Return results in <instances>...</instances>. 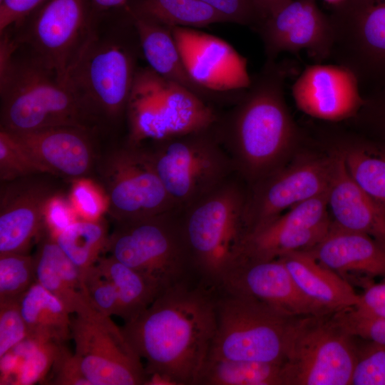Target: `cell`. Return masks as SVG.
Here are the masks:
<instances>
[{
  "instance_id": "obj_1",
  "label": "cell",
  "mask_w": 385,
  "mask_h": 385,
  "mask_svg": "<svg viewBox=\"0 0 385 385\" xmlns=\"http://www.w3.org/2000/svg\"><path fill=\"white\" fill-rule=\"evenodd\" d=\"M215 300V289L188 280L160 292L124 324L125 339L153 376L149 382L195 385L216 330Z\"/></svg>"
},
{
  "instance_id": "obj_2",
  "label": "cell",
  "mask_w": 385,
  "mask_h": 385,
  "mask_svg": "<svg viewBox=\"0 0 385 385\" xmlns=\"http://www.w3.org/2000/svg\"><path fill=\"white\" fill-rule=\"evenodd\" d=\"M288 65L266 60L214 128L235 171L253 185L279 168L299 138L285 99Z\"/></svg>"
},
{
  "instance_id": "obj_3",
  "label": "cell",
  "mask_w": 385,
  "mask_h": 385,
  "mask_svg": "<svg viewBox=\"0 0 385 385\" xmlns=\"http://www.w3.org/2000/svg\"><path fill=\"white\" fill-rule=\"evenodd\" d=\"M0 96V128L11 133L57 126L97 128L70 81L8 31L1 34Z\"/></svg>"
},
{
  "instance_id": "obj_4",
  "label": "cell",
  "mask_w": 385,
  "mask_h": 385,
  "mask_svg": "<svg viewBox=\"0 0 385 385\" xmlns=\"http://www.w3.org/2000/svg\"><path fill=\"white\" fill-rule=\"evenodd\" d=\"M140 58L139 38L128 9L125 18L112 25L95 21L67 78L97 128L125 117Z\"/></svg>"
},
{
  "instance_id": "obj_5",
  "label": "cell",
  "mask_w": 385,
  "mask_h": 385,
  "mask_svg": "<svg viewBox=\"0 0 385 385\" xmlns=\"http://www.w3.org/2000/svg\"><path fill=\"white\" fill-rule=\"evenodd\" d=\"M247 195L232 177L178 211L183 238L197 277L216 289L240 259L247 235Z\"/></svg>"
},
{
  "instance_id": "obj_6",
  "label": "cell",
  "mask_w": 385,
  "mask_h": 385,
  "mask_svg": "<svg viewBox=\"0 0 385 385\" xmlns=\"http://www.w3.org/2000/svg\"><path fill=\"white\" fill-rule=\"evenodd\" d=\"M215 107L149 66L139 67L128 98V143L150 142L199 131L218 120Z\"/></svg>"
},
{
  "instance_id": "obj_7",
  "label": "cell",
  "mask_w": 385,
  "mask_h": 385,
  "mask_svg": "<svg viewBox=\"0 0 385 385\" xmlns=\"http://www.w3.org/2000/svg\"><path fill=\"white\" fill-rule=\"evenodd\" d=\"M214 125L150 142L148 146L140 145L148 155L177 210L193 204L235 172Z\"/></svg>"
},
{
  "instance_id": "obj_8",
  "label": "cell",
  "mask_w": 385,
  "mask_h": 385,
  "mask_svg": "<svg viewBox=\"0 0 385 385\" xmlns=\"http://www.w3.org/2000/svg\"><path fill=\"white\" fill-rule=\"evenodd\" d=\"M357 339L333 313L296 317L287 335L284 385H351Z\"/></svg>"
},
{
  "instance_id": "obj_9",
  "label": "cell",
  "mask_w": 385,
  "mask_h": 385,
  "mask_svg": "<svg viewBox=\"0 0 385 385\" xmlns=\"http://www.w3.org/2000/svg\"><path fill=\"white\" fill-rule=\"evenodd\" d=\"M106 251L154 281L161 291L198 279L183 238L178 210L115 222Z\"/></svg>"
},
{
  "instance_id": "obj_10",
  "label": "cell",
  "mask_w": 385,
  "mask_h": 385,
  "mask_svg": "<svg viewBox=\"0 0 385 385\" xmlns=\"http://www.w3.org/2000/svg\"><path fill=\"white\" fill-rule=\"evenodd\" d=\"M216 289V330L208 357L283 362L289 327L296 317L249 297Z\"/></svg>"
},
{
  "instance_id": "obj_11",
  "label": "cell",
  "mask_w": 385,
  "mask_h": 385,
  "mask_svg": "<svg viewBox=\"0 0 385 385\" xmlns=\"http://www.w3.org/2000/svg\"><path fill=\"white\" fill-rule=\"evenodd\" d=\"M329 16V59L349 69L361 90L385 84V0H342Z\"/></svg>"
},
{
  "instance_id": "obj_12",
  "label": "cell",
  "mask_w": 385,
  "mask_h": 385,
  "mask_svg": "<svg viewBox=\"0 0 385 385\" xmlns=\"http://www.w3.org/2000/svg\"><path fill=\"white\" fill-rule=\"evenodd\" d=\"M74 356L91 385H142L148 375L122 329L95 308L71 322Z\"/></svg>"
},
{
  "instance_id": "obj_13",
  "label": "cell",
  "mask_w": 385,
  "mask_h": 385,
  "mask_svg": "<svg viewBox=\"0 0 385 385\" xmlns=\"http://www.w3.org/2000/svg\"><path fill=\"white\" fill-rule=\"evenodd\" d=\"M100 175L107 207L115 222H123L177 210L141 145L129 143L102 160Z\"/></svg>"
},
{
  "instance_id": "obj_14",
  "label": "cell",
  "mask_w": 385,
  "mask_h": 385,
  "mask_svg": "<svg viewBox=\"0 0 385 385\" xmlns=\"http://www.w3.org/2000/svg\"><path fill=\"white\" fill-rule=\"evenodd\" d=\"M94 22L85 0H46L32 18L6 30L17 43L67 78Z\"/></svg>"
},
{
  "instance_id": "obj_15",
  "label": "cell",
  "mask_w": 385,
  "mask_h": 385,
  "mask_svg": "<svg viewBox=\"0 0 385 385\" xmlns=\"http://www.w3.org/2000/svg\"><path fill=\"white\" fill-rule=\"evenodd\" d=\"M334 157L306 158L283 165L254 184L247 195V233L290 207L325 192L329 188Z\"/></svg>"
},
{
  "instance_id": "obj_16",
  "label": "cell",
  "mask_w": 385,
  "mask_h": 385,
  "mask_svg": "<svg viewBox=\"0 0 385 385\" xmlns=\"http://www.w3.org/2000/svg\"><path fill=\"white\" fill-rule=\"evenodd\" d=\"M49 173L1 182L0 255L28 254L47 225L46 213L58 193Z\"/></svg>"
},
{
  "instance_id": "obj_17",
  "label": "cell",
  "mask_w": 385,
  "mask_h": 385,
  "mask_svg": "<svg viewBox=\"0 0 385 385\" xmlns=\"http://www.w3.org/2000/svg\"><path fill=\"white\" fill-rule=\"evenodd\" d=\"M216 289L255 299L292 317L334 313L307 297L279 259L241 257Z\"/></svg>"
},
{
  "instance_id": "obj_18",
  "label": "cell",
  "mask_w": 385,
  "mask_h": 385,
  "mask_svg": "<svg viewBox=\"0 0 385 385\" xmlns=\"http://www.w3.org/2000/svg\"><path fill=\"white\" fill-rule=\"evenodd\" d=\"M327 190L290 207L247 233L241 257L273 260L313 247L332 225L327 208Z\"/></svg>"
},
{
  "instance_id": "obj_19",
  "label": "cell",
  "mask_w": 385,
  "mask_h": 385,
  "mask_svg": "<svg viewBox=\"0 0 385 385\" xmlns=\"http://www.w3.org/2000/svg\"><path fill=\"white\" fill-rule=\"evenodd\" d=\"M266 60L284 52L307 51L319 61L329 59L333 33L329 16L315 0H289L254 28Z\"/></svg>"
},
{
  "instance_id": "obj_20",
  "label": "cell",
  "mask_w": 385,
  "mask_h": 385,
  "mask_svg": "<svg viewBox=\"0 0 385 385\" xmlns=\"http://www.w3.org/2000/svg\"><path fill=\"white\" fill-rule=\"evenodd\" d=\"M172 32L197 85L217 94L235 93L250 86L247 58L229 43L195 28L173 27Z\"/></svg>"
},
{
  "instance_id": "obj_21",
  "label": "cell",
  "mask_w": 385,
  "mask_h": 385,
  "mask_svg": "<svg viewBox=\"0 0 385 385\" xmlns=\"http://www.w3.org/2000/svg\"><path fill=\"white\" fill-rule=\"evenodd\" d=\"M292 96L306 115L333 123L352 119L364 103L356 76L337 63L307 66L292 84Z\"/></svg>"
},
{
  "instance_id": "obj_22",
  "label": "cell",
  "mask_w": 385,
  "mask_h": 385,
  "mask_svg": "<svg viewBox=\"0 0 385 385\" xmlns=\"http://www.w3.org/2000/svg\"><path fill=\"white\" fill-rule=\"evenodd\" d=\"M93 131L77 126H57L12 133L46 173L79 179L88 176L94 164Z\"/></svg>"
},
{
  "instance_id": "obj_23",
  "label": "cell",
  "mask_w": 385,
  "mask_h": 385,
  "mask_svg": "<svg viewBox=\"0 0 385 385\" xmlns=\"http://www.w3.org/2000/svg\"><path fill=\"white\" fill-rule=\"evenodd\" d=\"M333 157L327 190V208L332 223L344 230L368 235L385 246V209L351 178L343 153H336Z\"/></svg>"
},
{
  "instance_id": "obj_24",
  "label": "cell",
  "mask_w": 385,
  "mask_h": 385,
  "mask_svg": "<svg viewBox=\"0 0 385 385\" xmlns=\"http://www.w3.org/2000/svg\"><path fill=\"white\" fill-rule=\"evenodd\" d=\"M308 251L346 279L353 274L385 278V246L368 235L332 223L324 237Z\"/></svg>"
},
{
  "instance_id": "obj_25",
  "label": "cell",
  "mask_w": 385,
  "mask_h": 385,
  "mask_svg": "<svg viewBox=\"0 0 385 385\" xmlns=\"http://www.w3.org/2000/svg\"><path fill=\"white\" fill-rule=\"evenodd\" d=\"M129 13L138 33L143 57L147 61L148 66L163 78L186 88L212 106L232 103L233 94L210 92L192 80L183 63L171 28Z\"/></svg>"
},
{
  "instance_id": "obj_26",
  "label": "cell",
  "mask_w": 385,
  "mask_h": 385,
  "mask_svg": "<svg viewBox=\"0 0 385 385\" xmlns=\"http://www.w3.org/2000/svg\"><path fill=\"white\" fill-rule=\"evenodd\" d=\"M36 282L57 297L70 313L84 312L90 304L81 272L58 245L48 224L37 240Z\"/></svg>"
},
{
  "instance_id": "obj_27",
  "label": "cell",
  "mask_w": 385,
  "mask_h": 385,
  "mask_svg": "<svg viewBox=\"0 0 385 385\" xmlns=\"http://www.w3.org/2000/svg\"><path fill=\"white\" fill-rule=\"evenodd\" d=\"M278 259L307 297L332 312L358 304L359 294L349 282L319 262L308 250L294 252Z\"/></svg>"
},
{
  "instance_id": "obj_28",
  "label": "cell",
  "mask_w": 385,
  "mask_h": 385,
  "mask_svg": "<svg viewBox=\"0 0 385 385\" xmlns=\"http://www.w3.org/2000/svg\"><path fill=\"white\" fill-rule=\"evenodd\" d=\"M28 337L64 343L71 335V314L55 295L35 282L20 297Z\"/></svg>"
},
{
  "instance_id": "obj_29",
  "label": "cell",
  "mask_w": 385,
  "mask_h": 385,
  "mask_svg": "<svg viewBox=\"0 0 385 385\" xmlns=\"http://www.w3.org/2000/svg\"><path fill=\"white\" fill-rule=\"evenodd\" d=\"M195 385H284L283 362L207 357Z\"/></svg>"
},
{
  "instance_id": "obj_30",
  "label": "cell",
  "mask_w": 385,
  "mask_h": 385,
  "mask_svg": "<svg viewBox=\"0 0 385 385\" xmlns=\"http://www.w3.org/2000/svg\"><path fill=\"white\" fill-rule=\"evenodd\" d=\"M96 264L118 289V317L125 323L138 317L162 292L154 281L111 255L101 257Z\"/></svg>"
},
{
  "instance_id": "obj_31",
  "label": "cell",
  "mask_w": 385,
  "mask_h": 385,
  "mask_svg": "<svg viewBox=\"0 0 385 385\" xmlns=\"http://www.w3.org/2000/svg\"><path fill=\"white\" fill-rule=\"evenodd\" d=\"M128 10L171 29H196L227 22L223 16L200 0H138Z\"/></svg>"
},
{
  "instance_id": "obj_32",
  "label": "cell",
  "mask_w": 385,
  "mask_h": 385,
  "mask_svg": "<svg viewBox=\"0 0 385 385\" xmlns=\"http://www.w3.org/2000/svg\"><path fill=\"white\" fill-rule=\"evenodd\" d=\"M108 236L105 224L94 220L71 222L55 235L58 245L77 267L81 276L98 262L101 253L106 250Z\"/></svg>"
},
{
  "instance_id": "obj_33",
  "label": "cell",
  "mask_w": 385,
  "mask_h": 385,
  "mask_svg": "<svg viewBox=\"0 0 385 385\" xmlns=\"http://www.w3.org/2000/svg\"><path fill=\"white\" fill-rule=\"evenodd\" d=\"M344 151L346 166L351 178L385 209V150L356 146Z\"/></svg>"
},
{
  "instance_id": "obj_34",
  "label": "cell",
  "mask_w": 385,
  "mask_h": 385,
  "mask_svg": "<svg viewBox=\"0 0 385 385\" xmlns=\"http://www.w3.org/2000/svg\"><path fill=\"white\" fill-rule=\"evenodd\" d=\"M61 342L27 337L9 352L14 356V384L31 385L41 381L53 364Z\"/></svg>"
},
{
  "instance_id": "obj_35",
  "label": "cell",
  "mask_w": 385,
  "mask_h": 385,
  "mask_svg": "<svg viewBox=\"0 0 385 385\" xmlns=\"http://www.w3.org/2000/svg\"><path fill=\"white\" fill-rule=\"evenodd\" d=\"M35 282L34 256L21 253L0 255V302L19 300Z\"/></svg>"
},
{
  "instance_id": "obj_36",
  "label": "cell",
  "mask_w": 385,
  "mask_h": 385,
  "mask_svg": "<svg viewBox=\"0 0 385 385\" xmlns=\"http://www.w3.org/2000/svg\"><path fill=\"white\" fill-rule=\"evenodd\" d=\"M48 173L12 133L0 128V180L7 182Z\"/></svg>"
},
{
  "instance_id": "obj_37",
  "label": "cell",
  "mask_w": 385,
  "mask_h": 385,
  "mask_svg": "<svg viewBox=\"0 0 385 385\" xmlns=\"http://www.w3.org/2000/svg\"><path fill=\"white\" fill-rule=\"evenodd\" d=\"M88 299L100 312L112 316L119 315L120 302L118 289L113 282L95 264L82 275Z\"/></svg>"
},
{
  "instance_id": "obj_38",
  "label": "cell",
  "mask_w": 385,
  "mask_h": 385,
  "mask_svg": "<svg viewBox=\"0 0 385 385\" xmlns=\"http://www.w3.org/2000/svg\"><path fill=\"white\" fill-rule=\"evenodd\" d=\"M361 341L359 344L357 339L351 385H385V346Z\"/></svg>"
},
{
  "instance_id": "obj_39",
  "label": "cell",
  "mask_w": 385,
  "mask_h": 385,
  "mask_svg": "<svg viewBox=\"0 0 385 385\" xmlns=\"http://www.w3.org/2000/svg\"><path fill=\"white\" fill-rule=\"evenodd\" d=\"M333 317L351 336L385 346V317L361 315L352 308L334 312Z\"/></svg>"
},
{
  "instance_id": "obj_40",
  "label": "cell",
  "mask_w": 385,
  "mask_h": 385,
  "mask_svg": "<svg viewBox=\"0 0 385 385\" xmlns=\"http://www.w3.org/2000/svg\"><path fill=\"white\" fill-rule=\"evenodd\" d=\"M19 299L0 302V358L28 337Z\"/></svg>"
},
{
  "instance_id": "obj_41",
  "label": "cell",
  "mask_w": 385,
  "mask_h": 385,
  "mask_svg": "<svg viewBox=\"0 0 385 385\" xmlns=\"http://www.w3.org/2000/svg\"><path fill=\"white\" fill-rule=\"evenodd\" d=\"M356 120L363 128L385 140V84L369 91Z\"/></svg>"
},
{
  "instance_id": "obj_42",
  "label": "cell",
  "mask_w": 385,
  "mask_h": 385,
  "mask_svg": "<svg viewBox=\"0 0 385 385\" xmlns=\"http://www.w3.org/2000/svg\"><path fill=\"white\" fill-rule=\"evenodd\" d=\"M50 383L55 385H91L78 363L64 343L59 345L53 364Z\"/></svg>"
},
{
  "instance_id": "obj_43",
  "label": "cell",
  "mask_w": 385,
  "mask_h": 385,
  "mask_svg": "<svg viewBox=\"0 0 385 385\" xmlns=\"http://www.w3.org/2000/svg\"><path fill=\"white\" fill-rule=\"evenodd\" d=\"M222 16L227 22L254 28L257 17L252 0H200Z\"/></svg>"
},
{
  "instance_id": "obj_44",
  "label": "cell",
  "mask_w": 385,
  "mask_h": 385,
  "mask_svg": "<svg viewBox=\"0 0 385 385\" xmlns=\"http://www.w3.org/2000/svg\"><path fill=\"white\" fill-rule=\"evenodd\" d=\"M46 0H0V34L23 21Z\"/></svg>"
},
{
  "instance_id": "obj_45",
  "label": "cell",
  "mask_w": 385,
  "mask_h": 385,
  "mask_svg": "<svg viewBox=\"0 0 385 385\" xmlns=\"http://www.w3.org/2000/svg\"><path fill=\"white\" fill-rule=\"evenodd\" d=\"M352 309L357 313L374 317H385V280L368 283Z\"/></svg>"
},
{
  "instance_id": "obj_46",
  "label": "cell",
  "mask_w": 385,
  "mask_h": 385,
  "mask_svg": "<svg viewBox=\"0 0 385 385\" xmlns=\"http://www.w3.org/2000/svg\"><path fill=\"white\" fill-rule=\"evenodd\" d=\"M288 1L289 0H252L257 17L255 27Z\"/></svg>"
},
{
  "instance_id": "obj_47",
  "label": "cell",
  "mask_w": 385,
  "mask_h": 385,
  "mask_svg": "<svg viewBox=\"0 0 385 385\" xmlns=\"http://www.w3.org/2000/svg\"><path fill=\"white\" fill-rule=\"evenodd\" d=\"M127 0H92L93 4L99 9H108L123 6Z\"/></svg>"
},
{
  "instance_id": "obj_48",
  "label": "cell",
  "mask_w": 385,
  "mask_h": 385,
  "mask_svg": "<svg viewBox=\"0 0 385 385\" xmlns=\"http://www.w3.org/2000/svg\"><path fill=\"white\" fill-rule=\"evenodd\" d=\"M330 2L333 3L334 4L339 3V1L342 0H329Z\"/></svg>"
}]
</instances>
